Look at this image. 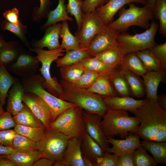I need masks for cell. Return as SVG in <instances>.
Returning a JSON list of instances; mask_svg holds the SVG:
<instances>
[{
  "label": "cell",
  "instance_id": "cell-7",
  "mask_svg": "<svg viewBox=\"0 0 166 166\" xmlns=\"http://www.w3.org/2000/svg\"><path fill=\"white\" fill-rule=\"evenodd\" d=\"M29 50L35 53V57L42 64L39 69L44 79L42 83L43 87L49 93L59 97L63 92L62 86L56 77H52L50 68L51 64L58 58L64 55L65 50L61 47L53 50H45L37 48H30Z\"/></svg>",
  "mask_w": 166,
  "mask_h": 166
},
{
  "label": "cell",
  "instance_id": "cell-6",
  "mask_svg": "<svg viewBox=\"0 0 166 166\" xmlns=\"http://www.w3.org/2000/svg\"><path fill=\"white\" fill-rule=\"evenodd\" d=\"M44 80L41 75L36 74L29 77L21 78L20 81L24 86L25 92L37 94L46 103L50 109L53 121L62 113L77 106L49 93L42 86Z\"/></svg>",
  "mask_w": 166,
  "mask_h": 166
},
{
  "label": "cell",
  "instance_id": "cell-63",
  "mask_svg": "<svg viewBox=\"0 0 166 166\" xmlns=\"http://www.w3.org/2000/svg\"><path fill=\"white\" fill-rule=\"evenodd\" d=\"M80 0L81 2H83V0Z\"/></svg>",
  "mask_w": 166,
  "mask_h": 166
},
{
  "label": "cell",
  "instance_id": "cell-31",
  "mask_svg": "<svg viewBox=\"0 0 166 166\" xmlns=\"http://www.w3.org/2000/svg\"><path fill=\"white\" fill-rule=\"evenodd\" d=\"M13 118L16 124L32 127H45L25 104L22 109Z\"/></svg>",
  "mask_w": 166,
  "mask_h": 166
},
{
  "label": "cell",
  "instance_id": "cell-9",
  "mask_svg": "<svg viewBox=\"0 0 166 166\" xmlns=\"http://www.w3.org/2000/svg\"><path fill=\"white\" fill-rule=\"evenodd\" d=\"M70 138L61 132L46 128L42 138L36 142V150L43 157L54 161L62 160Z\"/></svg>",
  "mask_w": 166,
  "mask_h": 166
},
{
  "label": "cell",
  "instance_id": "cell-53",
  "mask_svg": "<svg viewBox=\"0 0 166 166\" xmlns=\"http://www.w3.org/2000/svg\"><path fill=\"white\" fill-rule=\"evenodd\" d=\"M117 166H134L132 153H126L119 156L118 160Z\"/></svg>",
  "mask_w": 166,
  "mask_h": 166
},
{
  "label": "cell",
  "instance_id": "cell-29",
  "mask_svg": "<svg viewBox=\"0 0 166 166\" xmlns=\"http://www.w3.org/2000/svg\"><path fill=\"white\" fill-rule=\"evenodd\" d=\"M18 79L9 72L7 68L0 63V104L4 106L10 88Z\"/></svg>",
  "mask_w": 166,
  "mask_h": 166
},
{
  "label": "cell",
  "instance_id": "cell-55",
  "mask_svg": "<svg viewBox=\"0 0 166 166\" xmlns=\"http://www.w3.org/2000/svg\"><path fill=\"white\" fill-rule=\"evenodd\" d=\"M0 166H16L15 164L4 155L0 154Z\"/></svg>",
  "mask_w": 166,
  "mask_h": 166
},
{
  "label": "cell",
  "instance_id": "cell-23",
  "mask_svg": "<svg viewBox=\"0 0 166 166\" xmlns=\"http://www.w3.org/2000/svg\"><path fill=\"white\" fill-rule=\"evenodd\" d=\"M82 139L70 138L63 160L69 166H84L81 151Z\"/></svg>",
  "mask_w": 166,
  "mask_h": 166
},
{
  "label": "cell",
  "instance_id": "cell-51",
  "mask_svg": "<svg viewBox=\"0 0 166 166\" xmlns=\"http://www.w3.org/2000/svg\"><path fill=\"white\" fill-rule=\"evenodd\" d=\"M3 16L6 20L10 23L18 25L22 23L18 18L19 11L16 8L6 10L3 13Z\"/></svg>",
  "mask_w": 166,
  "mask_h": 166
},
{
  "label": "cell",
  "instance_id": "cell-2",
  "mask_svg": "<svg viewBox=\"0 0 166 166\" xmlns=\"http://www.w3.org/2000/svg\"><path fill=\"white\" fill-rule=\"evenodd\" d=\"M60 83L63 89L60 99L71 103L87 112L102 117L107 112L108 109L101 96L62 79Z\"/></svg>",
  "mask_w": 166,
  "mask_h": 166
},
{
  "label": "cell",
  "instance_id": "cell-62",
  "mask_svg": "<svg viewBox=\"0 0 166 166\" xmlns=\"http://www.w3.org/2000/svg\"><path fill=\"white\" fill-rule=\"evenodd\" d=\"M3 106L0 104V116L5 112L3 108Z\"/></svg>",
  "mask_w": 166,
  "mask_h": 166
},
{
  "label": "cell",
  "instance_id": "cell-5",
  "mask_svg": "<svg viewBox=\"0 0 166 166\" xmlns=\"http://www.w3.org/2000/svg\"><path fill=\"white\" fill-rule=\"evenodd\" d=\"M83 110L77 106L70 108L59 115L46 128L70 138L82 139L86 132Z\"/></svg>",
  "mask_w": 166,
  "mask_h": 166
},
{
  "label": "cell",
  "instance_id": "cell-46",
  "mask_svg": "<svg viewBox=\"0 0 166 166\" xmlns=\"http://www.w3.org/2000/svg\"><path fill=\"white\" fill-rule=\"evenodd\" d=\"M159 61L163 69H166V43L156 44L149 49Z\"/></svg>",
  "mask_w": 166,
  "mask_h": 166
},
{
  "label": "cell",
  "instance_id": "cell-47",
  "mask_svg": "<svg viewBox=\"0 0 166 166\" xmlns=\"http://www.w3.org/2000/svg\"><path fill=\"white\" fill-rule=\"evenodd\" d=\"M109 0H83L81 7L83 13L93 12L103 6Z\"/></svg>",
  "mask_w": 166,
  "mask_h": 166
},
{
  "label": "cell",
  "instance_id": "cell-50",
  "mask_svg": "<svg viewBox=\"0 0 166 166\" xmlns=\"http://www.w3.org/2000/svg\"><path fill=\"white\" fill-rule=\"evenodd\" d=\"M16 133L14 129L0 131V144L12 147L14 138Z\"/></svg>",
  "mask_w": 166,
  "mask_h": 166
},
{
  "label": "cell",
  "instance_id": "cell-37",
  "mask_svg": "<svg viewBox=\"0 0 166 166\" xmlns=\"http://www.w3.org/2000/svg\"><path fill=\"white\" fill-rule=\"evenodd\" d=\"M84 69L80 62L61 67L60 72L61 79L73 84L82 74Z\"/></svg>",
  "mask_w": 166,
  "mask_h": 166
},
{
  "label": "cell",
  "instance_id": "cell-41",
  "mask_svg": "<svg viewBox=\"0 0 166 166\" xmlns=\"http://www.w3.org/2000/svg\"><path fill=\"white\" fill-rule=\"evenodd\" d=\"M146 150L141 145L132 153L134 166H155L158 164L154 158L147 153Z\"/></svg>",
  "mask_w": 166,
  "mask_h": 166
},
{
  "label": "cell",
  "instance_id": "cell-52",
  "mask_svg": "<svg viewBox=\"0 0 166 166\" xmlns=\"http://www.w3.org/2000/svg\"><path fill=\"white\" fill-rule=\"evenodd\" d=\"M40 7L37 9L35 15L36 19H40L47 15L49 12V6L50 5V0H39Z\"/></svg>",
  "mask_w": 166,
  "mask_h": 166
},
{
  "label": "cell",
  "instance_id": "cell-22",
  "mask_svg": "<svg viewBox=\"0 0 166 166\" xmlns=\"http://www.w3.org/2000/svg\"><path fill=\"white\" fill-rule=\"evenodd\" d=\"M126 55L124 49L119 44L97 54L94 57L109 66L117 69L121 65Z\"/></svg>",
  "mask_w": 166,
  "mask_h": 166
},
{
  "label": "cell",
  "instance_id": "cell-45",
  "mask_svg": "<svg viewBox=\"0 0 166 166\" xmlns=\"http://www.w3.org/2000/svg\"><path fill=\"white\" fill-rule=\"evenodd\" d=\"M84 69L82 74L73 85L87 89L91 86L99 75L88 69Z\"/></svg>",
  "mask_w": 166,
  "mask_h": 166
},
{
  "label": "cell",
  "instance_id": "cell-28",
  "mask_svg": "<svg viewBox=\"0 0 166 166\" xmlns=\"http://www.w3.org/2000/svg\"><path fill=\"white\" fill-rule=\"evenodd\" d=\"M65 54L54 61L57 67L69 65L80 62L82 60L91 57L86 49H72L66 51Z\"/></svg>",
  "mask_w": 166,
  "mask_h": 166
},
{
  "label": "cell",
  "instance_id": "cell-54",
  "mask_svg": "<svg viewBox=\"0 0 166 166\" xmlns=\"http://www.w3.org/2000/svg\"><path fill=\"white\" fill-rule=\"evenodd\" d=\"M54 161L49 159L41 157L36 160L33 164V166H53Z\"/></svg>",
  "mask_w": 166,
  "mask_h": 166
},
{
  "label": "cell",
  "instance_id": "cell-15",
  "mask_svg": "<svg viewBox=\"0 0 166 166\" xmlns=\"http://www.w3.org/2000/svg\"><path fill=\"white\" fill-rule=\"evenodd\" d=\"M139 136L136 133H130L124 139L118 140L107 137V142L112 146L107 148L106 151L119 156L128 153H132L141 145Z\"/></svg>",
  "mask_w": 166,
  "mask_h": 166
},
{
  "label": "cell",
  "instance_id": "cell-39",
  "mask_svg": "<svg viewBox=\"0 0 166 166\" xmlns=\"http://www.w3.org/2000/svg\"><path fill=\"white\" fill-rule=\"evenodd\" d=\"M46 128L45 127H32L18 124L14 127L17 133L27 137L36 143L42 138Z\"/></svg>",
  "mask_w": 166,
  "mask_h": 166
},
{
  "label": "cell",
  "instance_id": "cell-27",
  "mask_svg": "<svg viewBox=\"0 0 166 166\" xmlns=\"http://www.w3.org/2000/svg\"><path fill=\"white\" fill-rule=\"evenodd\" d=\"M87 90L102 97L118 96L109 81V76L100 75Z\"/></svg>",
  "mask_w": 166,
  "mask_h": 166
},
{
  "label": "cell",
  "instance_id": "cell-59",
  "mask_svg": "<svg viewBox=\"0 0 166 166\" xmlns=\"http://www.w3.org/2000/svg\"><path fill=\"white\" fill-rule=\"evenodd\" d=\"M82 157L84 166H93L92 163L88 158L82 155Z\"/></svg>",
  "mask_w": 166,
  "mask_h": 166
},
{
  "label": "cell",
  "instance_id": "cell-61",
  "mask_svg": "<svg viewBox=\"0 0 166 166\" xmlns=\"http://www.w3.org/2000/svg\"><path fill=\"white\" fill-rule=\"evenodd\" d=\"M7 42L5 41L3 37L0 33V48L6 45Z\"/></svg>",
  "mask_w": 166,
  "mask_h": 166
},
{
  "label": "cell",
  "instance_id": "cell-11",
  "mask_svg": "<svg viewBox=\"0 0 166 166\" xmlns=\"http://www.w3.org/2000/svg\"><path fill=\"white\" fill-rule=\"evenodd\" d=\"M120 32L106 26L103 31L94 36L85 49L91 56L94 57L104 50L119 45L117 39Z\"/></svg>",
  "mask_w": 166,
  "mask_h": 166
},
{
  "label": "cell",
  "instance_id": "cell-49",
  "mask_svg": "<svg viewBox=\"0 0 166 166\" xmlns=\"http://www.w3.org/2000/svg\"><path fill=\"white\" fill-rule=\"evenodd\" d=\"M16 124L13 117L9 112L5 111L0 116V131L14 128Z\"/></svg>",
  "mask_w": 166,
  "mask_h": 166
},
{
  "label": "cell",
  "instance_id": "cell-56",
  "mask_svg": "<svg viewBox=\"0 0 166 166\" xmlns=\"http://www.w3.org/2000/svg\"><path fill=\"white\" fill-rule=\"evenodd\" d=\"M16 151V150L12 147L5 146L0 144V154L1 155H9Z\"/></svg>",
  "mask_w": 166,
  "mask_h": 166
},
{
  "label": "cell",
  "instance_id": "cell-48",
  "mask_svg": "<svg viewBox=\"0 0 166 166\" xmlns=\"http://www.w3.org/2000/svg\"><path fill=\"white\" fill-rule=\"evenodd\" d=\"M119 156L106 152L97 161L95 166H117Z\"/></svg>",
  "mask_w": 166,
  "mask_h": 166
},
{
  "label": "cell",
  "instance_id": "cell-35",
  "mask_svg": "<svg viewBox=\"0 0 166 166\" xmlns=\"http://www.w3.org/2000/svg\"><path fill=\"white\" fill-rule=\"evenodd\" d=\"M60 37L62 39L61 47L65 50V52L72 49H81L78 39L70 32L67 21H63L61 29Z\"/></svg>",
  "mask_w": 166,
  "mask_h": 166
},
{
  "label": "cell",
  "instance_id": "cell-24",
  "mask_svg": "<svg viewBox=\"0 0 166 166\" xmlns=\"http://www.w3.org/2000/svg\"><path fill=\"white\" fill-rule=\"evenodd\" d=\"M24 51L18 42L15 41L7 42L0 48V63L6 67L15 62Z\"/></svg>",
  "mask_w": 166,
  "mask_h": 166
},
{
  "label": "cell",
  "instance_id": "cell-34",
  "mask_svg": "<svg viewBox=\"0 0 166 166\" xmlns=\"http://www.w3.org/2000/svg\"><path fill=\"white\" fill-rule=\"evenodd\" d=\"M134 73L139 76H142L148 71L135 53L126 54L120 66Z\"/></svg>",
  "mask_w": 166,
  "mask_h": 166
},
{
  "label": "cell",
  "instance_id": "cell-17",
  "mask_svg": "<svg viewBox=\"0 0 166 166\" xmlns=\"http://www.w3.org/2000/svg\"><path fill=\"white\" fill-rule=\"evenodd\" d=\"M145 86L146 98L157 101V91L160 83L166 79L165 70L148 71L142 76Z\"/></svg>",
  "mask_w": 166,
  "mask_h": 166
},
{
  "label": "cell",
  "instance_id": "cell-64",
  "mask_svg": "<svg viewBox=\"0 0 166 166\" xmlns=\"http://www.w3.org/2000/svg\"></svg>",
  "mask_w": 166,
  "mask_h": 166
},
{
  "label": "cell",
  "instance_id": "cell-12",
  "mask_svg": "<svg viewBox=\"0 0 166 166\" xmlns=\"http://www.w3.org/2000/svg\"><path fill=\"white\" fill-rule=\"evenodd\" d=\"M22 100L46 128L53 122L49 108L38 96L31 92H25Z\"/></svg>",
  "mask_w": 166,
  "mask_h": 166
},
{
  "label": "cell",
  "instance_id": "cell-16",
  "mask_svg": "<svg viewBox=\"0 0 166 166\" xmlns=\"http://www.w3.org/2000/svg\"><path fill=\"white\" fill-rule=\"evenodd\" d=\"M131 3L145 5L146 0H109L94 11L103 23L107 26L113 21L114 15L118 11L126 5Z\"/></svg>",
  "mask_w": 166,
  "mask_h": 166
},
{
  "label": "cell",
  "instance_id": "cell-36",
  "mask_svg": "<svg viewBox=\"0 0 166 166\" xmlns=\"http://www.w3.org/2000/svg\"><path fill=\"white\" fill-rule=\"evenodd\" d=\"M83 67L99 75L109 76L116 69L105 64L94 57H89L86 58L80 62Z\"/></svg>",
  "mask_w": 166,
  "mask_h": 166
},
{
  "label": "cell",
  "instance_id": "cell-42",
  "mask_svg": "<svg viewBox=\"0 0 166 166\" xmlns=\"http://www.w3.org/2000/svg\"><path fill=\"white\" fill-rule=\"evenodd\" d=\"M0 27L1 29L3 31L8 30L14 34L29 49L30 48L25 36V34L27 30V27L26 26L22 23L18 25L10 23L5 20L1 22Z\"/></svg>",
  "mask_w": 166,
  "mask_h": 166
},
{
  "label": "cell",
  "instance_id": "cell-3",
  "mask_svg": "<svg viewBox=\"0 0 166 166\" xmlns=\"http://www.w3.org/2000/svg\"><path fill=\"white\" fill-rule=\"evenodd\" d=\"M102 118V127L106 137L113 138L118 135L125 138L130 133H135L140 124L138 119L130 116L124 110L108 109Z\"/></svg>",
  "mask_w": 166,
  "mask_h": 166
},
{
  "label": "cell",
  "instance_id": "cell-32",
  "mask_svg": "<svg viewBox=\"0 0 166 166\" xmlns=\"http://www.w3.org/2000/svg\"><path fill=\"white\" fill-rule=\"evenodd\" d=\"M141 143L147 150L151 153L153 158L158 164H166V141L144 140Z\"/></svg>",
  "mask_w": 166,
  "mask_h": 166
},
{
  "label": "cell",
  "instance_id": "cell-57",
  "mask_svg": "<svg viewBox=\"0 0 166 166\" xmlns=\"http://www.w3.org/2000/svg\"><path fill=\"white\" fill-rule=\"evenodd\" d=\"M157 101L161 108L166 110V95H158Z\"/></svg>",
  "mask_w": 166,
  "mask_h": 166
},
{
  "label": "cell",
  "instance_id": "cell-14",
  "mask_svg": "<svg viewBox=\"0 0 166 166\" xmlns=\"http://www.w3.org/2000/svg\"><path fill=\"white\" fill-rule=\"evenodd\" d=\"M83 117L86 132L105 152L109 147V144L102 127V117L96 114L87 112L84 110Z\"/></svg>",
  "mask_w": 166,
  "mask_h": 166
},
{
  "label": "cell",
  "instance_id": "cell-19",
  "mask_svg": "<svg viewBox=\"0 0 166 166\" xmlns=\"http://www.w3.org/2000/svg\"><path fill=\"white\" fill-rule=\"evenodd\" d=\"M108 109L124 110L132 113L144 103L145 99L137 100L129 96L102 97Z\"/></svg>",
  "mask_w": 166,
  "mask_h": 166
},
{
  "label": "cell",
  "instance_id": "cell-43",
  "mask_svg": "<svg viewBox=\"0 0 166 166\" xmlns=\"http://www.w3.org/2000/svg\"><path fill=\"white\" fill-rule=\"evenodd\" d=\"M12 147L17 151H30L36 150V143L29 138L16 133Z\"/></svg>",
  "mask_w": 166,
  "mask_h": 166
},
{
  "label": "cell",
  "instance_id": "cell-8",
  "mask_svg": "<svg viewBox=\"0 0 166 166\" xmlns=\"http://www.w3.org/2000/svg\"><path fill=\"white\" fill-rule=\"evenodd\" d=\"M159 27V24L153 19L149 27L144 32L134 35L125 31L121 32L118 36L117 41L126 54L149 49L156 44L155 37Z\"/></svg>",
  "mask_w": 166,
  "mask_h": 166
},
{
  "label": "cell",
  "instance_id": "cell-44",
  "mask_svg": "<svg viewBox=\"0 0 166 166\" xmlns=\"http://www.w3.org/2000/svg\"><path fill=\"white\" fill-rule=\"evenodd\" d=\"M82 2L80 0H68L66 5L67 14L73 16L75 18L77 26V30H79L81 26Z\"/></svg>",
  "mask_w": 166,
  "mask_h": 166
},
{
  "label": "cell",
  "instance_id": "cell-13",
  "mask_svg": "<svg viewBox=\"0 0 166 166\" xmlns=\"http://www.w3.org/2000/svg\"><path fill=\"white\" fill-rule=\"evenodd\" d=\"M39 63L35 57L24 51L19 55L15 62L6 68L17 77H28L36 74Z\"/></svg>",
  "mask_w": 166,
  "mask_h": 166
},
{
  "label": "cell",
  "instance_id": "cell-20",
  "mask_svg": "<svg viewBox=\"0 0 166 166\" xmlns=\"http://www.w3.org/2000/svg\"><path fill=\"white\" fill-rule=\"evenodd\" d=\"M24 86L18 80L12 86L8 92L6 105V111L14 116L19 112L24 106L22 98L24 93Z\"/></svg>",
  "mask_w": 166,
  "mask_h": 166
},
{
  "label": "cell",
  "instance_id": "cell-10",
  "mask_svg": "<svg viewBox=\"0 0 166 166\" xmlns=\"http://www.w3.org/2000/svg\"><path fill=\"white\" fill-rule=\"evenodd\" d=\"M106 26L95 11L83 13L81 28L75 34L79 41L80 48H86L94 36Z\"/></svg>",
  "mask_w": 166,
  "mask_h": 166
},
{
  "label": "cell",
  "instance_id": "cell-60",
  "mask_svg": "<svg viewBox=\"0 0 166 166\" xmlns=\"http://www.w3.org/2000/svg\"><path fill=\"white\" fill-rule=\"evenodd\" d=\"M156 0H146V3L144 5L150 7L153 9L154 3Z\"/></svg>",
  "mask_w": 166,
  "mask_h": 166
},
{
  "label": "cell",
  "instance_id": "cell-4",
  "mask_svg": "<svg viewBox=\"0 0 166 166\" xmlns=\"http://www.w3.org/2000/svg\"><path fill=\"white\" fill-rule=\"evenodd\" d=\"M133 3L128 4L127 9L124 6L122 8L119 10V17L107 26L120 32L125 31L132 26L148 29L149 21L154 17L152 8L146 5L138 7Z\"/></svg>",
  "mask_w": 166,
  "mask_h": 166
},
{
  "label": "cell",
  "instance_id": "cell-25",
  "mask_svg": "<svg viewBox=\"0 0 166 166\" xmlns=\"http://www.w3.org/2000/svg\"><path fill=\"white\" fill-rule=\"evenodd\" d=\"M119 70L126 79L130 88L132 96L140 97L146 94L143 80L140 76L121 66Z\"/></svg>",
  "mask_w": 166,
  "mask_h": 166
},
{
  "label": "cell",
  "instance_id": "cell-40",
  "mask_svg": "<svg viewBox=\"0 0 166 166\" xmlns=\"http://www.w3.org/2000/svg\"><path fill=\"white\" fill-rule=\"evenodd\" d=\"M135 53L148 71H157L162 69L159 61L149 49Z\"/></svg>",
  "mask_w": 166,
  "mask_h": 166
},
{
  "label": "cell",
  "instance_id": "cell-1",
  "mask_svg": "<svg viewBox=\"0 0 166 166\" xmlns=\"http://www.w3.org/2000/svg\"><path fill=\"white\" fill-rule=\"evenodd\" d=\"M132 113L140 124L135 133L144 140L166 141V110L157 101L145 99L144 103Z\"/></svg>",
  "mask_w": 166,
  "mask_h": 166
},
{
  "label": "cell",
  "instance_id": "cell-58",
  "mask_svg": "<svg viewBox=\"0 0 166 166\" xmlns=\"http://www.w3.org/2000/svg\"><path fill=\"white\" fill-rule=\"evenodd\" d=\"M54 166H69L68 164L64 160L54 161Z\"/></svg>",
  "mask_w": 166,
  "mask_h": 166
},
{
  "label": "cell",
  "instance_id": "cell-38",
  "mask_svg": "<svg viewBox=\"0 0 166 166\" xmlns=\"http://www.w3.org/2000/svg\"><path fill=\"white\" fill-rule=\"evenodd\" d=\"M154 17L159 22V30L160 34L166 36V0H156L153 9Z\"/></svg>",
  "mask_w": 166,
  "mask_h": 166
},
{
  "label": "cell",
  "instance_id": "cell-33",
  "mask_svg": "<svg viewBox=\"0 0 166 166\" xmlns=\"http://www.w3.org/2000/svg\"><path fill=\"white\" fill-rule=\"evenodd\" d=\"M109 81L118 96L130 97L132 93L129 86L119 70L115 69L109 76Z\"/></svg>",
  "mask_w": 166,
  "mask_h": 166
},
{
  "label": "cell",
  "instance_id": "cell-30",
  "mask_svg": "<svg viewBox=\"0 0 166 166\" xmlns=\"http://www.w3.org/2000/svg\"><path fill=\"white\" fill-rule=\"evenodd\" d=\"M65 0H59L57 7L53 10L49 11L47 14V19L43 26V28L55 24L60 21H73V18L68 15Z\"/></svg>",
  "mask_w": 166,
  "mask_h": 166
},
{
  "label": "cell",
  "instance_id": "cell-21",
  "mask_svg": "<svg viewBox=\"0 0 166 166\" xmlns=\"http://www.w3.org/2000/svg\"><path fill=\"white\" fill-rule=\"evenodd\" d=\"M82 155L88 158L95 166L97 160L102 157L105 151L99 144L85 132L81 145Z\"/></svg>",
  "mask_w": 166,
  "mask_h": 166
},
{
  "label": "cell",
  "instance_id": "cell-26",
  "mask_svg": "<svg viewBox=\"0 0 166 166\" xmlns=\"http://www.w3.org/2000/svg\"><path fill=\"white\" fill-rule=\"evenodd\" d=\"M11 160L16 166H32L40 158L43 157L37 150L30 151L16 150L9 155H4Z\"/></svg>",
  "mask_w": 166,
  "mask_h": 166
},
{
  "label": "cell",
  "instance_id": "cell-18",
  "mask_svg": "<svg viewBox=\"0 0 166 166\" xmlns=\"http://www.w3.org/2000/svg\"><path fill=\"white\" fill-rule=\"evenodd\" d=\"M62 24L58 23L46 27L43 37L32 44L34 48L43 49L47 47L49 50H53L61 47L59 42L60 33Z\"/></svg>",
  "mask_w": 166,
  "mask_h": 166
}]
</instances>
